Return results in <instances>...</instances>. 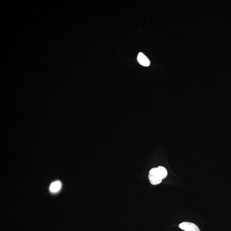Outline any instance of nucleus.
<instances>
[{"label":"nucleus","instance_id":"obj_1","mask_svg":"<svg viewBox=\"0 0 231 231\" xmlns=\"http://www.w3.org/2000/svg\"><path fill=\"white\" fill-rule=\"evenodd\" d=\"M149 179L150 183L153 185H157L161 183L162 179L160 176L157 168L152 169L149 171Z\"/></svg>","mask_w":231,"mask_h":231},{"label":"nucleus","instance_id":"obj_2","mask_svg":"<svg viewBox=\"0 0 231 231\" xmlns=\"http://www.w3.org/2000/svg\"><path fill=\"white\" fill-rule=\"evenodd\" d=\"M179 227L185 231H200L197 226L193 223H182L179 225Z\"/></svg>","mask_w":231,"mask_h":231},{"label":"nucleus","instance_id":"obj_3","mask_svg":"<svg viewBox=\"0 0 231 231\" xmlns=\"http://www.w3.org/2000/svg\"><path fill=\"white\" fill-rule=\"evenodd\" d=\"M138 61L141 65L148 66L150 65V61L142 53H139L138 56Z\"/></svg>","mask_w":231,"mask_h":231},{"label":"nucleus","instance_id":"obj_4","mask_svg":"<svg viewBox=\"0 0 231 231\" xmlns=\"http://www.w3.org/2000/svg\"><path fill=\"white\" fill-rule=\"evenodd\" d=\"M62 184L60 181H55L52 183L50 186V191L52 192H56L60 191L61 188Z\"/></svg>","mask_w":231,"mask_h":231},{"label":"nucleus","instance_id":"obj_5","mask_svg":"<svg viewBox=\"0 0 231 231\" xmlns=\"http://www.w3.org/2000/svg\"><path fill=\"white\" fill-rule=\"evenodd\" d=\"M157 170H158V172L159 173L160 176L161 178V179H165L167 175V171L166 169V168L163 166H160L157 167Z\"/></svg>","mask_w":231,"mask_h":231}]
</instances>
